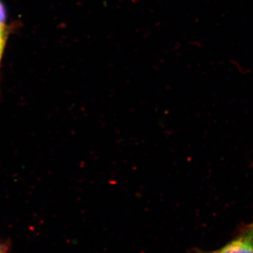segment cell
I'll use <instances>...</instances> for the list:
<instances>
[{
  "label": "cell",
  "mask_w": 253,
  "mask_h": 253,
  "mask_svg": "<svg viewBox=\"0 0 253 253\" xmlns=\"http://www.w3.org/2000/svg\"><path fill=\"white\" fill-rule=\"evenodd\" d=\"M130 1H131V2L136 3V1H138V0H130Z\"/></svg>",
  "instance_id": "7"
},
{
  "label": "cell",
  "mask_w": 253,
  "mask_h": 253,
  "mask_svg": "<svg viewBox=\"0 0 253 253\" xmlns=\"http://www.w3.org/2000/svg\"><path fill=\"white\" fill-rule=\"evenodd\" d=\"M213 253H253V222L245 226L234 239Z\"/></svg>",
  "instance_id": "1"
},
{
  "label": "cell",
  "mask_w": 253,
  "mask_h": 253,
  "mask_svg": "<svg viewBox=\"0 0 253 253\" xmlns=\"http://www.w3.org/2000/svg\"><path fill=\"white\" fill-rule=\"evenodd\" d=\"M6 20V11L3 4L0 1V23H4Z\"/></svg>",
  "instance_id": "3"
},
{
  "label": "cell",
  "mask_w": 253,
  "mask_h": 253,
  "mask_svg": "<svg viewBox=\"0 0 253 253\" xmlns=\"http://www.w3.org/2000/svg\"><path fill=\"white\" fill-rule=\"evenodd\" d=\"M5 43L0 42V62H1V56L4 51Z\"/></svg>",
  "instance_id": "4"
},
{
  "label": "cell",
  "mask_w": 253,
  "mask_h": 253,
  "mask_svg": "<svg viewBox=\"0 0 253 253\" xmlns=\"http://www.w3.org/2000/svg\"><path fill=\"white\" fill-rule=\"evenodd\" d=\"M5 250H6V247H5V246L0 244V253H4Z\"/></svg>",
  "instance_id": "6"
},
{
  "label": "cell",
  "mask_w": 253,
  "mask_h": 253,
  "mask_svg": "<svg viewBox=\"0 0 253 253\" xmlns=\"http://www.w3.org/2000/svg\"><path fill=\"white\" fill-rule=\"evenodd\" d=\"M6 29L5 23H0V42L6 43Z\"/></svg>",
  "instance_id": "2"
},
{
  "label": "cell",
  "mask_w": 253,
  "mask_h": 253,
  "mask_svg": "<svg viewBox=\"0 0 253 253\" xmlns=\"http://www.w3.org/2000/svg\"><path fill=\"white\" fill-rule=\"evenodd\" d=\"M190 253H213V252H206V251H203L201 250L194 249Z\"/></svg>",
  "instance_id": "5"
}]
</instances>
